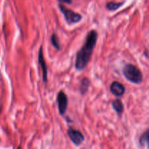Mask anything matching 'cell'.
I'll return each mask as SVG.
<instances>
[{"label":"cell","instance_id":"1","mask_svg":"<svg viewBox=\"0 0 149 149\" xmlns=\"http://www.w3.org/2000/svg\"><path fill=\"white\" fill-rule=\"evenodd\" d=\"M97 40V33L95 30L88 32L86 36L85 42L82 47L77 52L75 62V68L77 71H82L91 59L94 48Z\"/></svg>","mask_w":149,"mask_h":149},{"label":"cell","instance_id":"2","mask_svg":"<svg viewBox=\"0 0 149 149\" xmlns=\"http://www.w3.org/2000/svg\"><path fill=\"white\" fill-rule=\"evenodd\" d=\"M122 73L125 78L132 84H140L143 81V74L141 70L132 64L127 63L124 66Z\"/></svg>","mask_w":149,"mask_h":149},{"label":"cell","instance_id":"3","mask_svg":"<svg viewBox=\"0 0 149 149\" xmlns=\"http://www.w3.org/2000/svg\"><path fill=\"white\" fill-rule=\"evenodd\" d=\"M59 9L64 15L65 21L68 25L78 23L82 19V16L81 15L73 11L71 9L67 8L63 4H59Z\"/></svg>","mask_w":149,"mask_h":149},{"label":"cell","instance_id":"4","mask_svg":"<svg viewBox=\"0 0 149 149\" xmlns=\"http://www.w3.org/2000/svg\"><path fill=\"white\" fill-rule=\"evenodd\" d=\"M67 134H68V136L69 137L71 142L76 146H79L84 141V137L83 134L79 130L74 129L71 126H69L68 130H67Z\"/></svg>","mask_w":149,"mask_h":149},{"label":"cell","instance_id":"5","mask_svg":"<svg viewBox=\"0 0 149 149\" xmlns=\"http://www.w3.org/2000/svg\"><path fill=\"white\" fill-rule=\"evenodd\" d=\"M57 103H58V111L61 115H64L67 111L68 107V97L63 90L58 93L57 96Z\"/></svg>","mask_w":149,"mask_h":149},{"label":"cell","instance_id":"6","mask_svg":"<svg viewBox=\"0 0 149 149\" xmlns=\"http://www.w3.org/2000/svg\"><path fill=\"white\" fill-rule=\"evenodd\" d=\"M38 62H39V65L42 71V79H43V83L47 82V67L46 62L44 58L43 55V49L42 46L40 47V49L38 53Z\"/></svg>","mask_w":149,"mask_h":149},{"label":"cell","instance_id":"7","mask_svg":"<svg viewBox=\"0 0 149 149\" xmlns=\"http://www.w3.org/2000/svg\"><path fill=\"white\" fill-rule=\"evenodd\" d=\"M110 90L112 94L116 97H122L125 93V87L119 81H113L110 86Z\"/></svg>","mask_w":149,"mask_h":149},{"label":"cell","instance_id":"8","mask_svg":"<svg viewBox=\"0 0 149 149\" xmlns=\"http://www.w3.org/2000/svg\"><path fill=\"white\" fill-rule=\"evenodd\" d=\"M90 85V81L88 78H84L80 82L79 92L82 95H84L88 91Z\"/></svg>","mask_w":149,"mask_h":149},{"label":"cell","instance_id":"9","mask_svg":"<svg viewBox=\"0 0 149 149\" xmlns=\"http://www.w3.org/2000/svg\"><path fill=\"white\" fill-rule=\"evenodd\" d=\"M112 107L113 110L118 113V114H122L124 111V105L122 103V100L120 99H116L112 103Z\"/></svg>","mask_w":149,"mask_h":149},{"label":"cell","instance_id":"10","mask_svg":"<svg viewBox=\"0 0 149 149\" xmlns=\"http://www.w3.org/2000/svg\"><path fill=\"white\" fill-rule=\"evenodd\" d=\"M50 41H51V44H52V46L54 47L55 49H56L57 50H61V42H60V39L58 38V35L56 33H53L51 36L50 38Z\"/></svg>","mask_w":149,"mask_h":149},{"label":"cell","instance_id":"11","mask_svg":"<svg viewBox=\"0 0 149 149\" xmlns=\"http://www.w3.org/2000/svg\"><path fill=\"white\" fill-rule=\"evenodd\" d=\"M124 4V2H114V1H110L106 4V9L109 11H115L118 10L119 7H122Z\"/></svg>","mask_w":149,"mask_h":149},{"label":"cell","instance_id":"12","mask_svg":"<svg viewBox=\"0 0 149 149\" xmlns=\"http://www.w3.org/2000/svg\"><path fill=\"white\" fill-rule=\"evenodd\" d=\"M139 143L141 144V146H145L146 145L148 146V130H147L143 134H142V135L141 136L139 139Z\"/></svg>","mask_w":149,"mask_h":149},{"label":"cell","instance_id":"13","mask_svg":"<svg viewBox=\"0 0 149 149\" xmlns=\"http://www.w3.org/2000/svg\"><path fill=\"white\" fill-rule=\"evenodd\" d=\"M60 2L65 3V4H71L72 2V0H58Z\"/></svg>","mask_w":149,"mask_h":149}]
</instances>
